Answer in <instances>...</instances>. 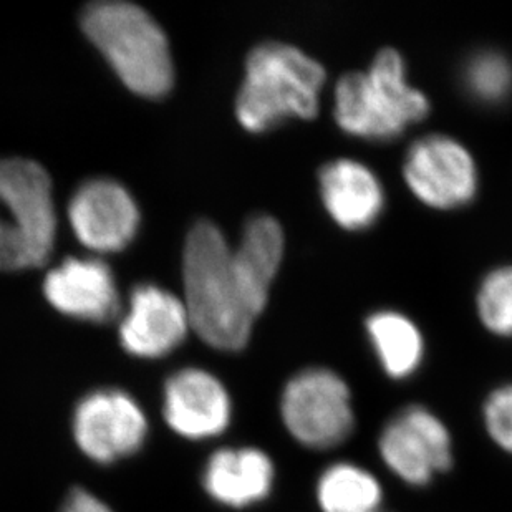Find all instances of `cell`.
<instances>
[{
	"instance_id": "cell-1",
	"label": "cell",
	"mask_w": 512,
	"mask_h": 512,
	"mask_svg": "<svg viewBox=\"0 0 512 512\" xmlns=\"http://www.w3.org/2000/svg\"><path fill=\"white\" fill-rule=\"evenodd\" d=\"M183 284L191 329L209 347L224 352L246 347L269 292L247 276L236 251L211 221H199L189 231Z\"/></svg>"
},
{
	"instance_id": "cell-2",
	"label": "cell",
	"mask_w": 512,
	"mask_h": 512,
	"mask_svg": "<svg viewBox=\"0 0 512 512\" xmlns=\"http://www.w3.org/2000/svg\"><path fill=\"white\" fill-rule=\"evenodd\" d=\"M325 68L284 42H264L249 52L236 100L237 120L246 130L267 131L290 118L319 113Z\"/></svg>"
},
{
	"instance_id": "cell-3",
	"label": "cell",
	"mask_w": 512,
	"mask_h": 512,
	"mask_svg": "<svg viewBox=\"0 0 512 512\" xmlns=\"http://www.w3.org/2000/svg\"><path fill=\"white\" fill-rule=\"evenodd\" d=\"M430 100L406 78L400 52L383 49L367 72H350L335 85L334 115L347 135L367 141H392L425 120Z\"/></svg>"
},
{
	"instance_id": "cell-4",
	"label": "cell",
	"mask_w": 512,
	"mask_h": 512,
	"mask_svg": "<svg viewBox=\"0 0 512 512\" xmlns=\"http://www.w3.org/2000/svg\"><path fill=\"white\" fill-rule=\"evenodd\" d=\"M82 27L130 90L153 98L170 92V45L150 12L125 0H100L85 7Z\"/></svg>"
},
{
	"instance_id": "cell-5",
	"label": "cell",
	"mask_w": 512,
	"mask_h": 512,
	"mask_svg": "<svg viewBox=\"0 0 512 512\" xmlns=\"http://www.w3.org/2000/svg\"><path fill=\"white\" fill-rule=\"evenodd\" d=\"M55 231L52 181L44 166L24 158L0 160V271L45 264Z\"/></svg>"
},
{
	"instance_id": "cell-6",
	"label": "cell",
	"mask_w": 512,
	"mask_h": 512,
	"mask_svg": "<svg viewBox=\"0 0 512 512\" xmlns=\"http://www.w3.org/2000/svg\"><path fill=\"white\" fill-rule=\"evenodd\" d=\"M281 416L292 438L310 450L342 445L355 426L348 385L329 368H307L290 378Z\"/></svg>"
},
{
	"instance_id": "cell-7",
	"label": "cell",
	"mask_w": 512,
	"mask_h": 512,
	"mask_svg": "<svg viewBox=\"0 0 512 512\" xmlns=\"http://www.w3.org/2000/svg\"><path fill=\"white\" fill-rule=\"evenodd\" d=\"M78 450L98 464L130 458L145 446L150 421L140 403L118 388H100L78 401L72 416Z\"/></svg>"
},
{
	"instance_id": "cell-8",
	"label": "cell",
	"mask_w": 512,
	"mask_h": 512,
	"mask_svg": "<svg viewBox=\"0 0 512 512\" xmlns=\"http://www.w3.org/2000/svg\"><path fill=\"white\" fill-rule=\"evenodd\" d=\"M406 186L428 208L450 211L471 203L479 188L478 166L468 148L448 135H428L408 148Z\"/></svg>"
},
{
	"instance_id": "cell-9",
	"label": "cell",
	"mask_w": 512,
	"mask_h": 512,
	"mask_svg": "<svg viewBox=\"0 0 512 512\" xmlns=\"http://www.w3.org/2000/svg\"><path fill=\"white\" fill-rule=\"evenodd\" d=\"M378 450L388 468L413 486L430 483L453 461L450 431L423 406H408L393 416L383 428Z\"/></svg>"
},
{
	"instance_id": "cell-10",
	"label": "cell",
	"mask_w": 512,
	"mask_h": 512,
	"mask_svg": "<svg viewBox=\"0 0 512 512\" xmlns=\"http://www.w3.org/2000/svg\"><path fill=\"white\" fill-rule=\"evenodd\" d=\"M68 219L78 241L98 252L120 251L140 228V209L130 191L110 178L88 179L68 204Z\"/></svg>"
},
{
	"instance_id": "cell-11",
	"label": "cell",
	"mask_w": 512,
	"mask_h": 512,
	"mask_svg": "<svg viewBox=\"0 0 512 512\" xmlns=\"http://www.w3.org/2000/svg\"><path fill=\"white\" fill-rule=\"evenodd\" d=\"M163 418L184 440H213L231 425V395L208 370L181 368L163 387Z\"/></svg>"
},
{
	"instance_id": "cell-12",
	"label": "cell",
	"mask_w": 512,
	"mask_h": 512,
	"mask_svg": "<svg viewBox=\"0 0 512 512\" xmlns=\"http://www.w3.org/2000/svg\"><path fill=\"white\" fill-rule=\"evenodd\" d=\"M191 329L184 300L158 285H136L120 324V342L130 355L161 358L173 352Z\"/></svg>"
},
{
	"instance_id": "cell-13",
	"label": "cell",
	"mask_w": 512,
	"mask_h": 512,
	"mask_svg": "<svg viewBox=\"0 0 512 512\" xmlns=\"http://www.w3.org/2000/svg\"><path fill=\"white\" fill-rule=\"evenodd\" d=\"M44 294L62 314L88 322H112L121 314L115 276L100 259L68 257L47 274Z\"/></svg>"
},
{
	"instance_id": "cell-14",
	"label": "cell",
	"mask_w": 512,
	"mask_h": 512,
	"mask_svg": "<svg viewBox=\"0 0 512 512\" xmlns=\"http://www.w3.org/2000/svg\"><path fill=\"white\" fill-rule=\"evenodd\" d=\"M320 198L345 231H365L385 211V189L367 165L350 158L330 161L319 173Z\"/></svg>"
},
{
	"instance_id": "cell-15",
	"label": "cell",
	"mask_w": 512,
	"mask_h": 512,
	"mask_svg": "<svg viewBox=\"0 0 512 512\" xmlns=\"http://www.w3.org/2000/svg\"><path fill=\"white\" fill-rule=\"evenodd\" d=\"M276 481V468L266 451L241 446L214 451L204 463L201 483L209 498L231 509L266 501Z\"/></svg>"
},
{
	"instance_id": "cell-16",
	"label": "cell",
	"mask_w": 512,
	"mask_h": 512,
	"mask_svg": "<svg viewBox=\"0 0 512 512\" xmlns=\"http://www.w3.org/2000/svg\"><path fill=\"white\" fill-rule=\"evenodd\" d=\"M367 334L388 377L401 380L420 368L425 342L413 320L395 310H380L367 319Z\"/></svg>"
},
{
	"instance_id": "cell-17",
	"label": "cell",
	"mask_w": 512,
	"mask_h": 512,
	"mask_svg": "<svg viewBox=\"0 0 512 512\" xmlns=\"http://www.w3.org/2000/svg\"><path fill=\"white\" fill-rule=\"evenodd\" d=\"M317 499L324 512H377L382 503V486L367 469L337 463L320 476Z\"/></svg>"
},
{
	"instance_id": "cell-18",
	"label": "cell",
	"mask_w": 512,
	"mask_h": 512,
	"mask_svg": "<svg viewBox=\"0 0 512 512\" xmlns=\"http://www.w3.org/2000/svg\"><path fill=\"white\" fill-rule=\"evenodd\" d=\"M464 88L484 105H501L512 95V63L496 50H483L468 58L463 68Z\"/></svg>"
},
{
	"instance_id": "cell-19",
	"label": "cell",
	"mask_w": 512,
	"mask_h": 512,
	"mask_svg": "<svg viewBox=\"0 0 512 512\" xmlns=\"http://www.w3.org/2000/svg\"><path fill=\"white\" fill-rule=\"evenodd\" d=\"M476 304L479 319L489 332L512 337V266L498 267L484 277Z\"/></svg>"
},
{
	"instance_id": "cell-20",
	"label": "cell",
	"mask_w": 512,
	"mask_h": 512,
	"mask_svg": "<svg viewBox=\"0 0 512 512\" xmlns=\"http://www.w3.org/2000/svg\"><path fill=\"white\" fill-rule=\"evenodd\" d=\"M488 433L503 450L512 453V385L501 387L484 405Z\"/></svg>"
},
{
	"instance_id": "cell-21",
	"label": "cell",
	"mask_w": 512,
	"mask_h": 512,
	"mask_svg": "<svg viewBox=\"0 0 512 512\" xmlns=\"http://www.w3.org/2000/svg\"><path fill=\"white\" fill-rule=\"evenodd\" d=\"M58 512H115L105 501L87 489L75 488L63 499Z\"/></svg>"
}]
</instances>
